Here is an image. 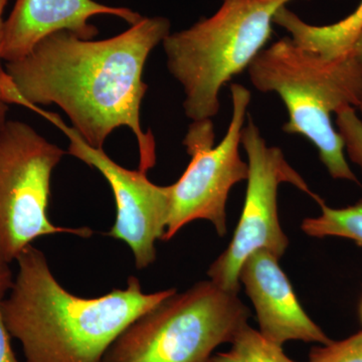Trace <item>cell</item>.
I'll list each match as a JSON object with an SVG mask.
<instances>
[{
	"mask_svg": "<svg viewBox=\"0 0 362 362\" xmlns=\"http://www.w3.org/2000/svg\"><path fill=\"white\" fill-rule=\"evenodd\" d=\"M250 311L237 293L213 281L175 292L118 335L103 362H211L247 324Z\"/></svg>",
	"mask_w": 362,
	"mask_h": 362,
	"instance_id": "cell-5",
	"label": "cell"
},
{
	"mask_svg": "<svg viewBox=\"0 0 362 362\" xmlns=\"http://www.w3.org/2000/svg\"><path fill=\"white\" fill-rule=\"evenodd\" d=\"M7 2H8V0H0V61H1L2 45H4V26H6V21L4 20V13Z\"/></svg>",
	"mask_w": 362,
	"mask_h": 362,
	"instance_id": "cell-18",
	"label": "cell"
},
{
	"mask_svg": "<svg viewBox=\"0 0 362 362\" xmlns=\"http://www.w3.org/2000/svg\"><path fill=\"white\" fill-rule=\"evenodd\" d=\"M8 104L0 101V129L4 127V124L6 123L7 113H8Z\"/></svg>",
	"mask_w": 362,
	"mask_h": 362,
	"instance_id": "cell-20",
	"label": "cell"
},
{
	"mask_svg": "<svg viewBox=\"0 0 362 362\" xmlns=\"http://www.w3.org/2000/svg\"><path fill=\"white\" fill-rule=\"evenodd\" d=\"M240 146L246 152L249 166L244 207L230 245L207 271L214 284L237 294L240 289V271L250 255L266 250L280 259L289 246L279 221V185L291 183L316 202L320 199L290 165L282 150L267 144L250 114L243 128Z\"/></svg>",
	"mask_w": 362,
	"mask_h": 362,
	"instance_id": "cell-8",
	"label": "cell"
},
{
	"mask_svg": "<svg viewBox=\"0 0 362 362\" xmlns=\"http://www.w3.org/2000/svg\"><path fill=\"white\" fill-rule=\"evenodd\" d=\"M16 262L18 275L1 310L9 334L21 343L25 362H103L128 325L176 292L146 294L132 276L125 289L78 297L62 287L44 252L33 245Z\"/></svg>",
	"mask_w": 362,
	"mask_h": 362,
	"instance_id": "cell-2",
	"label": "cell"
},
{
	"mask_svg": "<svg viewBox=\"0 0 362 362\" xmlns=\"http://www.w3.org/2000/svg\"><path fill=\"white\" fill-rule=\"evenodd\" d=\"M337 131L344 142V149L350 160L362 173V120L356 109L346 107L335 114Z\"/></svg>",
	"mask_w": 362,
	"mask_h": 362,
	"instance_id": "cell-16",
	"label": "cell"
},
{
	"mask_svg": "<svg viewBox=\"0 0 362 362\" xmlns=\"http://www.w3.org/2000/svg\"><path fill=\"white\" fill-rule=\"evenodd\" d=\"M164 16H143L110 39L82 40L52 33L16 61L0 68V101L59 106L71 127L96 148L114 130L130 128L139 148V170L156 164V143L144 132L140 107L148 86L143 71L150 52L170 33Z\"/></svg>",
	"mask_w": 362,
	"mask_h": 362,
	"instance_id": "cell-1",
	"label": "cell"
},
{
	"mask_svg": "<svg viewBox=\"0 0 362 362\" xmlns=\"http://www.w3.org/2000/svg\"><path fill=\"white\" fill-rule=\"evenodd\" d=\"M66 153L28 124L7 120L0 129V267H9L44 235H92L89 228L49 221L52 173Z\"/></svg>",
	"mask_w": 362,
	"mask_h": 362,
	"instance_id": "cell-6",
	"label": "cell"
},
{
	"mask_svg": "<svg viewBox=\"0 0 362 362\" xmlns=\"http://www.w3.org/2000/svg\"><path fill=\"white\" fill-rule=\"evenodd\" d=\"M13 278L9 267H0V362H21L11 346V334L2 316V300L13 287Z\"/></svg>",
	"mask_w": 362,
	"mask_h": 362,
	"instance_id": "cell-17",
	"label": "cell"
},
{
	"mask_svg": "<svg viewBox=\"0 0 362 362\" xmlns=\"http://www.w3.org/2000/svg\"><path fill=\"white\" fill-rule=\"evenodd\" d=\"M308 362H362V331L339 341L314 347Z\"/></svg>",
	"mask_w": 362,
	"mask_h": 362,
	"instance_id": "cell-15",
	"label": "cell"
},
{
	"mask_svg": "<svg viewBox=\"0 0 362 362\" xmlns=\"http://www.w3.org/2000/svg\"><path fill=\"white\" fill-rule=\"evenodd\" d=\"M21 106L40 114L63 131L70 140L66 153L96 168L108 181L115 197L117 214L115 223L107 235L127 244L134 256L136 268L141 270L152 265L156 259V240H162L168 225L170 185H154L146 173L119 165L103 148L92 146L73 127H69L58 114L30 103Z\"/></svg>",
	"mask_w": 362,
	"mask_h": 362,
	"instance_id": "cell-9",
	"label": "cell"
},
{
	"mask_svg": "<svg viewBox=\"0 0 362 362\" xmlns=\"http://www.w3.org/2000/svg\"><path fill=\"white\" fill-rule=\"evenodd\" d=\"M359 313H361V322H362V299L361 302V307H359Z\"/></svg>",
	"mask_w": 362,
	"mask_h": 362,
	"instance_id": "cell-21",
	"label": "cell"
},
{
	"mask_svg": "<svg viewBox=\"0 0 362 362\" xmlns=\"http://www.w3.org/2000/svg\"><path fill=\"white\" fill-rule=\"evenodd\" d=\"M247 71L257 90L275 93L284 103L282 130L309 140L331 177L357 181L332 123L333 114L361 104L362 68L354 54L325 59L285 37L259 52Z\"/></svg>",
	"mask_w": 362,
	"mask_h": 362,
	"instance_id": "cell-3",
	"label": "cell"
},
{
	"mask_svg": "<svg viewBox=\"0 0 362 362\" xmlns=\"http://www.w3.org/2000/svg\"><path fill=\"white\" fill-rule=\"evenodd\" d=\"M321 214L305 218L302 230L313 238L339 237L362 246V199L354 206L333 209L319 199Z\"/></svg>",
	"mask_w": 362,
	"mask_h": 362,
	"instance_id": "cell-13",
	"label": "cell"
},
{
	"mask_svg": "<svg viewBox=\"0 0 362 362\" xmlns=\"http://www.w3.org/2000/svg\"><path fill=\"white\" fill-rule=\"evenodd\" d=\"M273 23L284 28L302 49L325 59L343 58L352 52L362 33V0L354 13L330 25H310L287 6L279 9Z\"/></svg>",
	"mask_w": 362,
	"mask_h": 362,
	"instance_id": "cell-12",
	"label": "cell"
},
{
	"mask_svg": "<svg viewBox=\"0 0 362 362\" xmlns=\"http://www.w3.org/2000/svg\"><path fill=\"white\" fill-rule=\"evenodd\" d=\"M110 16L130 25L143 16L127 7L109 6L95 0H16L4 26L1 59L16 61L26 56L40 40L52 33L66 30L78 39L94 40V16Z\"/></svg>",
	"mask_w": 362,
	"mask_h": 362,
	"instance_id": "cell-11",
	"label": "cell"
},
{
	"mask_svg": "<svg viewBox=\"0 0 362 362\" xmlns=\"http://www.w3.org/2000/svg\"><path fill=\"white\" fill-rule=\"evenodd\" d=\"M232 117L221 141L214 145L213 119L192 121L183 145L189 164L180 180L170 185V209L162 240H169L192 221H211L220 237L228 233L226 204L230 189L247 180L249 166L240 154L252 94L245 86L232 84Z\"/></svg>",
	"mask_w": 362,
	"mask_h": 362,
	"instance_id": "cell-7",
	"label": "cell"
},
{
	"mask_svg": "<svg viewBox=\"0 0 362 362\" xmlns=\"http://www.w3.org/2000/svg\"><path fill=\"white\" fill-rule=\"evenodd\" d=\"M279 261L270 252L259 250L240 271V283L254 305L259 332L280 346L295 340L327 344L330 338L302 308Z\"/></svg>",
	"mask_w": 362,
	"mask_h": 362,
	"instance_id": "cell-10",
	"label": "cell"
},
{
	"mask_svg": "<svg viewBox=\"0 0 362 362\" xmlns=\"http://www.w3.org/2000/svg\"><path fill=\"white\" fill-rule=\"evenodd\" d=\"M230 349L214 354L211 362H296L286 356L283 346L270 341L249 324L243 326Z\"/></svg>",
	"mask_w": 362,
	"mask_h": 362,
	"instance_id": "cell-14",
	"label": "cell"
},
{
	"mask_svg": "<svg viewBox=\"0 0 362 362\" xmlns=\"http://www.w3.org/2000/svg\"><path fill=\"white\" fill-rule=\"evenodd\" d=\"M352 54H354L357 61H358L359 65H361L362 68V33L359 39L357 40L356 45H354V49H352ZM359 110H361L362 114V101L361 106H359Z\"/></svg>",
	"mask_w": 362,
	"mask_h": 362,
	"instance_id": "cell-19",
	"label": "cell"
},
{
	"mask_svg": "<svg viewBox=\"0 0 362 362\" xmlns=\"http://www.w3.org/2000/svg\"><path fill=\"white\" fill-rule=\"evenodd\" d=\"M295 0H223L220 8L162 42L166 66L192 121L213 119L223 86L247 70L272 35L274 16Z\"/></svg>",
	"mask_w": 362,
	"mask_h": 362,
	"instance_id": "cell-4",
	"label": "cell"
}]
</instances>
